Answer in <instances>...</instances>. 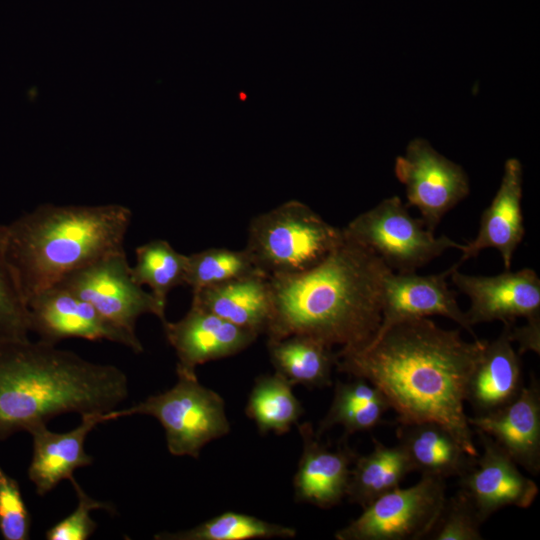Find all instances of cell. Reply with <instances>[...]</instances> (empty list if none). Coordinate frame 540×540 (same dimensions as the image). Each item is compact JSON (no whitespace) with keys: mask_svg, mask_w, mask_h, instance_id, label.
<instances>
[{"mask_svg":"<svg viewBox=\"0 0 540 540\" xmlns=\"http://www.w3.org/2000/svg\"><path fill=\"white\" fill-rule=\"evenodd\" d=\"M485 340L462 339L459 330L427 317L396 323L360 347L336 352V368L377 387L398 424L436 422L477 456L464 411L467 385Z\"/></svg>","mask_w":540,"mask_h":540,"instance_id":"cell-1","label":"cell"},{"mask_svg":"<svg viewBox=\"0 0 540 540\" xmlns=\"http://www.w3.org/2000/svg\"><path fill=\"white\" fill-rule=\"evenodd\" d=\"M391 269L347 239L301 273L269 276L273 315L267 341L306 335L341 349L367 344L381 322L384 276Z\"/></svg>","mask_w":540,"mask_h":540,"instance_id":"cell-2","label":"cell"},{"mask_svg":"<svg viewBox=\"0 0 540 540\" xmlns=\"http://www.w3.org/2000/svg\"><path fill=\"white\" fill-rule=\"evenodd\" d=\"M128 393L117 366L40 340L0 343V441L61 414L108 413Z\"/></svg>","mask_w":540,"mask_h":540,"instance_id":"cell-3","label":"cell"},{"mask_svg":"<svg viewBox=\"0 0 540 540\" xmlns=\"http://www.w3.org/2000/svg\"><path fill=\"white\" fill-rule=\"evenodd\" d=\"M132 212L118 205H40L2 224L6 256L28 301L73 271L125 251Z\"/></svg>","mask_w":540,"mask_h":540,"instance_id":"cell-4","label":"cell"},{"mask_svg":"<svg viewBox=\"0 0 540 540\" xmlns=\"http://www.w3.org/2000/svg\"><path fill=\"white\" fill-rule=\"evenodd\" d=\"M342 240V229L306 204L291 200L250 221L244 249L267 276L288 275L316 266Z\"/></svg>","mask_w":540,"mask_h":540,"instance_id":"cell-5","label":"cell"},{"mask_svg":"<svg viewBox=\"0 0 540 540\" xmlns=\"http://www.w3.org/2000/svg\"><path fill=\"white\" fill-rule=\"evenodd\" d=\"M110 414L112 420L133 415L154 417L162 425L167 449L174 456L198 458L207 443L230 432L223 398L200 384L197 377L178 376L169 390Z\"/></svg>","mask_w":540,"mask_h":540,"instance_id":"cell-6","label":"cell"},{"mask_svg":"<svg viewBox=\"0 0 540 540\" xmlns=\"http://www.w3.org/2000/svg\"><path fill=\"white\" fill-rule=\"evenodd\" d=\"M343 235L378 256L392 271L415 272L448 249L464 245L442 235L437 237L421 218L413 217L401 198L394 195L356 216Z\"/></svg>","mask_w":540,"mask_h":540,"instance_id":"cell-7","label":"cell"},{"mask_svg":"<svg viewBox=\"0 0 540 540\" xmlns=\"http://www.w3.org/2000/svg\"><path fill=\"white\" fill-rule=\"evenodd\" d=\"M445 479L421 475L408 488H396L363 508L335 533L337 540H419L433 527L445 501Z\"/></svg>","mask_w":540,"mask_h":540,"instance_id":"cell-8","label":"cell"},{"mask_svg":"<svg viewBox=\"0 0 540 540\" xmlns=\"http://www.w3.org/2000/svg\"><path fill=\"white\" fill-rule=\"evenodd\" d=\"M130 269L126 252H115L73 271L58 284L88 302L113 325L136 334L141 315L153 314L164 323L166 310L133 280Z\"/></svg>","mask_w":540,"mask_h":540,"instance_id":"cell-9","label":"cell"},{"mask_svg":"<svg viewBox=\"0 0 540 540\" xmlns=\"http://www.w3.org/2000/svg\"><path fill=\"white\" fill-rule=\"evenodd\" d=\"M397 179L406 198L416 207L425 226L433 231L443 216L470 192L463 167L436 151L424 138L412 139L395 160Z\"/></svg>","mask_w":540,"mask_h":540,"instance_id":"cell-10","label":"cell"},{"mask_svg":"<svg viewBox=\"0 0 540 540\" xmlns=\"http://www.w3.org/2000/svg\"><path fill=\"white\" fill-rule=\"evenodd\" d=\"M27 305L31 332L40 341L56 345L68 338L107 340L135 353L144 350L136 334L113 325L92 305L60 284L32 297Z\"/></svg>","mask_w":540,"mask_h":540,"instance_id":"cell-11","label":"cell"},{"mask_svg":"<svg viewBox=\"0 0 540 540\" xmlns=\"http://www.w3.org/2000/svg\"><path fill=\"white\" fill-rule=\"evenodd\" d=\"M450 278L470 299L465 314L472 327L495 320L513 324L518 317H540V279L531 268L482 276L461 273L454 264Z\"/></svg>","mask_w":540,"mask_h":540,"instance_id":"cell-12","label":"cell"},{"mask_svg":"<svg viewBox=\"0 0 540 540\" xmlns=\"http://www.w3.org/2000/svg\"><path fill=\"white\" fill-rule=\"evenodd\" d=\"M482 453L459 477L460 490L470 499L483 521L505 507L528 508L536 499L537 484L526 477L514 460L486 433L475 430Z\"/></svg>","mask_w":540,"mask_h":540,"instance_id":"cell-13","label":"cell"},{"mask_svg":"<svg viewBox=\"0 0 540 540\" xmlns=\"http://www.w3.org/2000/svg\"><path fill=\"white\" fill-rule=\"evenodd\" d=\"M451 271L452 266L442 273L428 276L388 271L382 285L381 322L373 338L396 323L440 315L456 322L478 339L457 303L456 293L448 287L447 278Z\"/></svg>","mask_w":540,"mask_h":540,"instance_id":"cell-14","label":"cell"},{"mask_svg":"<svg viewBox=\"0 0 540 540\" xmlns=\"http://www.w3.org/2000/svg\"><path fill=\"white\" fill-rule=\"evenodd\" d=\"M162 325L177 356V376L197 377V366L235 355L258 337L194 303L180 320Z\"/></svg>","mask_w":540,"mask_h":540,"instance_id":"cell-15","label":"cell"},{"mask_svg":"<svg viewBox=\"0 0 540 540\" xmlns=\"http://www.w3.org/2000/svg\"><path fill=\"white\" fill-rule=\"evenodd\" d=\"M297 427L302 454L293 479L295 500L321 509L332 508L346 497L357 454L344 439L335 447L321 442L309 422L298 423Z\"/></svg>","mask_w":540,"mask_h":540,"instance_id":"cell-16","label":"cell"},{"mask_svg":"<svg viewBox=\"0 0 540 540\" xmlns=\"http://www.w3.org/2000/svg\"><path fill=\"white\" fill-rule=\"evenodd\" d=\"M475 430L489 435L518 465L540 472V385L535 376L515 400L486 415L468 417Z\"/></svg>","mask_w":540,"mask_h":540,"instance_id":"cell-17","label":"cell"},{"mask_svg":"<svg viewBox=\"0 0 540 540\" xmlns=\"http://www.w3.org/2000/svg\"><path fill=\"white\" fill-rule=\"evenodd\" d=\"M110 412L83 414L80 424L66 432L51 431L46 424L28 432L32 436L33 452L27 474L38 496H45L63 480H70L76 469L93 463L84 443L98 424L112 421Z\"/></svg>","mask_w":540,"mask_h":540,"instance_id":"cell-18","label":"cell"},{"mask_svg":"<svg viewBox=\"0 0 540 540\" xmlns=\"http://www.w3.org/2000/svg\"><path fill=\"white\" fill-rule=\"evenodd\" d=\"M523 168L516 158L506 160L500 186L490 205L483 211L476 237L464 245L455 265L476 257L480 251L494 248L501 254L505 270H510L514 252L525 228L522 213Z\"/></svg>","mask_w":540,"mask_h":540,"instance_id":"cell-19","label":"cell"},{"mask_svg":"<svg viewBox=\"0 0 540 540\" xmlns=\"http://www.w3.org/2000/svg\"><path fill=\"white\" fill-rule=\"evenodd\" d=\"M510 324L486 345L470 375L466 401L475 415L493 413L517 398L523 388L520 354L510 338Z\"/></svg>","mask_w":540,"mask_h":540,"instance_id":"cell-20","label":"cell"},{"mask_svg":"<svg viewBox=\"0 0 540 540\" xmlns=\"http://www.w3.org/2000/svg\"><path fill=\"white\" fill-rule=\"evenodd\" d=\"M258 336L266 334L273 315L270 277L259 273L192 293V302Z\"/></svg>","mask_w":540,"mask_h":540,"instance_id":"cell-21","label":"cell"},{"mask_svg":"<svg viewBox=\"0 0 540 540\" xmlns=\"http://www.w3.org/2000/svg\"><path fill=\"white\" fill-rule=\"evenodd\" d=\"M396 434L413 471L421 475L459 478L476 457L469 455L453 434L436 422L398 424Z\"/></svg>","mask_w":540,"mask_h":540,"instance_id":"cell-22","label":"cell"},{"mask_svg":"<svg viewBox=\"0 0 540 540\" xmlns=\"http://www.w3.org/2000/svg\"><path fill=\"white\" fill-rule=\"evenodd\" d=\"M413 467L403 448L388 446L373 438V449L357 455L349 476L346 497L363 508L398 488Z\"/></svg>","mask_w":540,"mask_h":540,"instance_id":"cell-23","label":"cell"},{"mask_svg":"<svg viewBox=\"0 0 540 540\" xmlns=\"http://www.w3.org/2000/svg\"><path fill=\"white\" fill-rule=\"evenodd\" d=\"M275 372L294 385L321 388L331 385L337 355L332 347L306 335L267 341Z\"/></svg>","mask_w":540,"mask_h":540,"instance_id":"cell-24","label":"cell"},{"mask_svg":"<svg viewBox=\"0 0 540 540\" xmlns=\"http://www.w3.org/2000/svg\"><path fill=\"white\" fill-rule=\"evenodd\" d=\"M388 409L386 397L369 381L356 377L338 381L329 410L315 432L321 436L336 425L343 427L345 436L368 431L382 423Z\"/></svg>","mask_w":540,"mask_h":540,"instance_id":"cell-25","label":"cell"},{"mask_svg":"<svg viewBox=\"0 0 540 540\" xmlns=\"http://www.w3.org/2000/svg\"><path fill=\"white\" fill-rule=\"evenodd\" d=\"M292 387L289 381L276 372L255 379L245 413L261 434H285L294 424H298L304 409Z\"/></svg>","mask_w":540,"mask_h":540,"instance_id":"cell-26","label":"cell"},{"mask_svg":"<svg viewBox=\"0 0 540 540\" xmlns=\"http://www.w3.org/2000/svg\"><path fill=\"white\" fill-rule=\"evenodd\" d=\"M136 263L130 272L140 286L147 285L158 304L166 310L167 297L177 286L185 285L187 255L176 251L164 239H154L135 250Z\"/></svg>","mask_w":540,"mask_h":540,"instance_id":"cell-27","label":"cell"},{"mask_svg":"<svg viewBox=\"0 0 540 540\" xmlns=\"http://www.w3.org/2000/svg\"><path fill=\"white\" fill-rule=\"evenodd\" d=\"M292 527L267 522L252 515L227 511L199 525L177 532H162L157 540H251L294 538Z\"/></svg>","mask_w":540,"mask_h":540,"instance_id":"cell-28","label":"cell"},{"mask_svg":"<svg viewBox=\"0 0 540 540\" xmlns=\"http://www.w3.org/2000/svg\"><path fill=\"white\" fill-rule=\"evenodd\" d=\"M259 273L262 272L245 249L209 248L187 255L185 285L195 293L205 287Z\"/></svg>","mask_w":540,"mask_h":540,"instance_id":"cell-29","label":"cell"},{"mask_svg":"<svg viewBox=\"0 0 540 540\" xmlns=\"http://www.w3.org/2000/svg\"><path fill=\"white\" fill-rule=\"evenodd\" d=\"M30 333L28 305L7 259L0 224V343L26 340Z\"/></svg>","mask_w":540,"mask_h":540,"instance_id":"cell-30","label":"cell"},{"mask_svg":"<svg viewBox=\"0 0 540 540\" xmlns=\"http://www.w3.org/2000/svg\"><path fill=\"white\" fill-rule=\"evenodd\" d=\"M480 517L470 499L460 489L445 498L441 511L425 539L482 540Z\"/></svg>","mask_w":540,"mask_h":540,"instance_id":"cell-31","label":"cell"},{"mask_svg":"<svg viewBox=\"0 0 540 540\" xmlns=\"http://www.w3.org/2000/svg\"><path fill=\"white\" fill-rule=\"evenodd\" d=\"M69 481L77 496V506L68 516L45 532L47 540H87L98 526L90 513L99 509L108 512L115 510L113 504L90 497L74 476Z\"/></svg>","mask_w":540,"mask_h":540,"instance_id":"cell-32","label":"cell"},{"mask_svg":"<svg viewBox=\"0 0 540 540\" xmlns=\"http://www.w3.org/2000/svg\"><path fill=\"white\" fill-rule=\"evenodd\" d=\"M31 516L16 479L0 465V534L5 540H28Z\"/></svg>","mask_w":540,"mask_h":540,"instance_id":"cell-33","label":"cell"},{"mask_svg":"<svg viewBox=\"0 0 540 540\" xmlns=\"http://www.w3.org/2000/svg\"><path fill=\"white\" fill-rule=\"evenodd\" d=\"M510 338L519 344L518 353L533 351L539 354L540 350V317L529 319L524 326L514 327L510 324Z\"/></svg>","mask_w":540,"mask_h":540,"instance_id":"cell-34","label":"cell"}]
</instances>
